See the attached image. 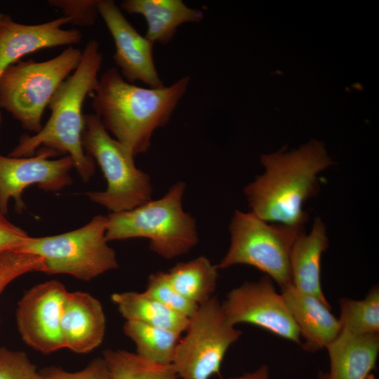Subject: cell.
<instances>
[{
  "label": "cell",
  "mask_w": 379,
  "mask_h": 379,
  "mask_svg": "<svg viewBox=\"0 0 379 379\" xmlns=\"http://www.w3.org/2000/svg\"><path fill=\"white\" fill-rule=\"evenodd\" d=\"M145 292L168 308L188 318L199 307V305L187 300L175 289L167 272H157L151 274Z\"/></svg>",
  "instance_id": "cell-25"
},
{
  "label": "cell",
  "mask_w": 379,
  "mask_h": 379,
  "mask_svg": "<svg viewBox=\"0 0 379 379\" xmlns=\"http://www.w3.org/2000/svg\"><path fill=\"white\" fill-rule=\"evenodd\" d=\"M4 16V14L0 13V22H1V20L3 19Z\"/></svg>",
  "instance_id": "cell-33"
},
{
  "label": "cell",
  "mask_w": 379,
  "mask_h": 379,
  "mask_svg": "<svg viewBox=\"0 0 379 379\" xmlns=\"http://www.w3.org/2000/svg\"><path fill=\"white\" fill-rule=\"evenodd\" d=\"M189 84L187 76L167 87L142 88L112 67L90 97L104 128L135 157L149 149L154 132L168 124Z\"/></svg>",
  "instance_id": "cell-1"
},
{
  "label": "cell",
  "mask_w": 379,
  "mask_h": 379,
  "mask_svg": "<svg viewBox=\"0 0 379 379\" xmlns=\"http://www.w3.org/2000/svg\"><path fill=\"white\" fill-rule=\"evenodd\" d=\"M27 233L9 222L0 211V254L17 251L29 238Z\"/></svg>",
  "instance_id": "cell-30"
},
{
  "label": "cell",
  "mask_w": 379,
  "mask_h": 379,
  "mask_svg": "<svg viewBox=\"0 0 379 379\" xmlns=\"http://www.w3.org/2000/svg\"><path fill=\"white\" fill-rule=\"evenodd\" d=\"M82 51L68 46L43 62L19 60L0 75V107L25 129L36 134L42 128L45 109L60 86L77 69Z\"/></svg>",
  "instance_id": "cell-5"
},
{
  "label": "cell",
  "mask_w": 379,
  "mask_h": 379,
  "mask_svg": "<svg viewBox=\"0 0 379 379\" xmlns=\"http://www.w3.org/2000/svg\"><path fill=\"white\" fill-rule=\"evenodd\" d=\"M111 298L126 321H138L179 333L187 328L188 317L168 308L145 291L114 293Z\"/></svg>",
  "instance_id": "cell-20"
},
{
  "label": "cell",
  "mask_w": 379,
  "mask_h": 379,
  "mask_svg": "<svg viewBox=\"0 0 379 379\" xmlns=\"http://www.w3.org/2000/svg\"><path fill=\"white\" fill-rule=\"evenodd\" d=\"M2 122H3V117H2V113H1V110L0 107V137H1V129L2 126Z\"/></svg>",
  "instance_id": "cell-32"
},
{
  "label": "cell",
  "mask_w": 379,
  "mask_h": 379,
  "mask_svg": "<svg viewBox=\"0 0 379 379\" xmlns=\"http://www.w3.org/2000/svg\"><path fill=\"white\" fill-rule=\"evenodd\" d=\"M68 291L57 280L37 284L18 304L16 321L23 341L43 354L64 348L61 319Z\"/></svg>",
  "instance_id": "cell-12"
},
{
  "label": "cell",
  "mask_w": 379,
  "mask_h": 379,
  "mask_svg": "<svg viewBox=\"0 0 379 379\" xmlns=\"http://www.w3.org/2000/svg\"><path fill=\"white\" fill-rule=\"evenodd\" d=\"M102 60L98 42L89 40L78 67L51 98L48 106L51 110L48 121L39 133L22 135L8 157H32L41 147L57 154H67L83 181H89L95 172V166L82 147L85 116L83 105L98 84Z\"/></svg>",
  "instance_id": "cell-3"
},
{
  "label": "cell",
  "mask_w": 379,
  "mask_h": 379,
  "mask_svg": "<svg viewBox=\"0 0 379 379\" xmlns=\"http://www.w3.org/2000/svg\"><path fill=\"white\" fill-rule=\"evenodd\" d=\"M107 217L98 215L77 230L43 237H31L16 251L41 257L44 273L66 274L90 281L117 269L114 250L107 244Z\"/></svg>",
  "instance_id": "cell-7"
},
{
  "label": "cell",
  "mask_w": 379,
  "mask_h": 379,
  "mask_svg": "<svg viewBox=\"0 0 379 379\" xmlns=\"http://www.w3.org/2000/svg\"><path fill=\"white\" fill-rule=\"evenodd\" d=\"M121 7L129 14L145 18L147 23L145 37L154 44L169 43L180 25L200 22L204 17L201 10L191 8L181 0H125Z\"/></svg>",
  "instance_id": "cell-19"
},
{
  "label": "cell",
  "mask_w": 379,
  "mask_h": 379,
  "mask_svg": "<svg viewBox=\"0 0 379 379\" xmlns=\"http://www.w3.org/2000/svg\"><path fill=\"white\" fill-rule=\"evenodd\" d=\"M44 259L36 255L16 251L0 254V294L14 279L28 272H44Z\"/></svg>",
  "instance_id": "cell-26"
},
{
  "label": "cell",
  "mask_w": 379,
  "mask_h": 379,
  "mask_svg": "<svg viewBox=\"0 0 379 379\" xmlns=\"http://www.w3.org/2000/svg\"><path fill=\"white\" fill-rule=\"evenodd\" d=\"M228 321L234 326L250 324L281 338L300 344V334L281 293L272 279L265 276L231 290L221 302Z\"/></svg>",
  "instance_id": "cell-10"
},
{
  "label": "cell",
  "mask_w": 379,
  "mask_h": 379,
  "mask_svg": "<svg viewBox=\"0 0 379 379\" xmlns=\"http://www.w3.org/2000/svg\"><path fill=\"white\" fill-rule=\"evenodd\" d=\"M328 246L326 228L317 218L309 233L302 231L295 240L290 254L292 285L331 307L321 288V260Z\"/></svg>",
  "instance_id": "cell-18"
},
{
  "label": "cell",
  "mask_w": 379,
  "mask_h": 379,
  "mask_svg": "<svg viewBox=\"0 0 379 379\" xmlns=\"http://www.w3.org/2000/svg\"><path fill=\"white\" fill-rule=\"evenodd\" d=\"M97 6L114 42L113 60L125 80L149 88L164 86L154 62V43L134 28L114 1L98 0Z\"/></svg>",
  "instance_id": "cell-13"
},
{
  "label": "cell",
  "mask_w": 379,
  "mask_h": 379,
  "mask_svg": "<svg viewBox=\"0 0 379 379\" xmlns=\"http://www.w3.org/2000/svg\"><path fill=\"white\" fill-rule=\"evenodd\" d=\"M82 147L98 163L107 183L104 191L86 193L92 201L119 213L152 200L150 177L137 168L134 157L109 135L95 114L84 116Z\"/></svg>",
  "instance_id": "cell-6"
},
{
  "label": "cell",
  "mask_w": 379,
  "mask_h": 379,
  "mask_svg": "<svg viewBox=\"0 0 379 379\" xmlns=\"http://www.w3.org/2000/svg\"><path fill=\"white\" fill-rule=\"evenodd\" d=\"M58 154L41 147L34 156L11 157L0 154V211L6 215L10 199L15 200L18 213L25 209L22 194L30 185L45 192H58L72 182L69 172L74 167L70 157L51 159Z\"/></svg>",
  "instance_id": "cell-11"
},
{
  "label": "cell",
  "mask_w": 379,
  "mask_h": 379,
  "mask_svg": "<svg viewBox=\"0 0 379 379\" xmlns=\"http://www.w3.org/2000/svg\"><path fill=\"white\" fill-rule=\"evenodd\" d=\"M123 331L134 342L140 358L161 365L173 364L181 333L134 321H126Z\"/></svg>",
  "instance_id": "cell-22"
},
{
  "label": "cell",
  "mask_w": 379,
  "mask_h": 379,
  "mask_svg": "<svg viewBox=\"0 0 379 379\" xmlns=\"http://www.w3.org/2000/svg\"><path fill=\"white\" fill-rule=\"evenodd\" d=\"M326 349L330 369L320 379H366L376 364L379 335L340 331Z\"/></svg>",
  "instance_id": "cell-17"
},
{
  "label": "cell",
  "mask_w": 379,
  "mask_h": 379,
  "mask_svg": "<svg viewBox=\"0 0 379 379\" xmlns=\"http://www.w3.org/2000/svg\"><path fill=\"white\" fill-rule=\"evenodd\" d=\"M105 359L112 379H178L173 364L161 365L145 360L135 353L106 350Z\"/></svg>",
  "instance_id": "cell-23"
},
{
  "label": "cell",
  "mask_w": 379,
  "mask_h": 379,
  "mask_svg": "<svg viewBox=\"0 0 379 379\" xmlns=\"http://www.w3.org/2000/svg\"><path fill=\"white\" fill-rule=\"evenodd\" d=\"M71 18L61 16L51 21L25 25L5 15L0 22V75L9 65L36 51L79 44L82 33L77 29H65Z\"/></svg>",
  "instance_id": "cell-14"
},
{
  "label": "cell",
  "mask_w": 379,
  "mask_h": 379,
  "mask_svg": "<svg viewBox=\"0 0 379 379\" xmlns=\"http://www.w3.org/2000/svg\"><path fill=\"white\" fill-rule=\"evenodd\" d=\"M105 328V315L98 299L86 292L67 293L61 319L64 348L88 353L101 345Z\"/></svg>",
  "instance_id": "cell-15"
},
{
  "label": "cell",
  "mask_w": 379,
  "mask_h": 379,
  "mask_svg": "<svg viewBox=\"0 0 379 379\" xmlns=\"http://www.w3.org/2000/svg\"><path fill=\"white\" fill-rule=\"evenodd\" d=\"M0 379H43L40 371L21 351L0 347Z\"/></svg>",
  "instance_id": "cell-27"
},
{
  "label": "cell",
  "mask_w": 379,
  "mask_h": 379,
  "mask_svg": "<svg viewBox=\"0 0 379 379\" xmlns=\"http://www.w3.org/2000/svg\"><path fill=\"white\" fill-rule=\"evenodd\" d=\"M185 333L172 364L182 379H211L219 374L227 351L241 335L215 296L199 305Z\"/></svg>",
  "instance_id": "cell-9"
},
{
  "label": "cell",
  "mask_w": 379,
  "mask_h": 379,
  "mask_svg": "<svg viewBox=\"0 0 379 379\" xmlns=\"http://www.w3.org/2000/svg\"><path fill=\"white\" fill-rule=\"evenodd\" d=\"M185 190V183L179 181L159 199L130 211L110 213L107 216V241L146 238L150 250L166 259L187 253L199 237L195 219L182 208Z\"/></svg>",
  "instance_id": "cell-4"
},
{
  "label": "cell",
  "mask_w": 379,
  "mask_h": 379,
  "mask_svg": "<svg viewBox=\"0 0 379 379\" xmlns=\"http://www.w3.org/2000/svg\"><path fill=\"white\" fill-rule=\"evenodd\" d=\"M303 229L266 222L251 211H235L229 225L230 244L217 266H253L274 280L281 287L292 284L290 254Z\"/></svg>",
  "instance_id": "cell-8"
},
{
  "label": "cell",
  "mask_w": 379,
  "mask_h": 379,
  "mask_svg": "<svg viewBox=\"0 0 379 379\" xmlns=\"http://www.w3.org/2000/svg\"><path fill=\"white\" fill-rule=\"evenodd\" d=\"M48 4L70 17L74 25L93 26L98 15V0H49Z\"/></svg>",
  "instance_id": "cell-28"
},
{
  "label": "cell",
  "mask_w": 379,
  "mask_h": 379,
  "mask_svg": "<svg viewBox=\"0 0 379 379\" xmlns=\"http://www.w3.org/2000/svg\"><path fill=\"white\" fill-rule=\"evenodd\" d=\"M260 162L265 172L244 190L251 211L266 222L303 229V205L316 194L319 173L333 164L324 145L312 140L291 152L262 154Z\"/></svg>",
  "instance_id": "cell-2"
},
{
  "label": "cell",
  "mask_w": 379,
  "mask_h": 379,
  "mask_svg": "<svg viewBox=\"0 0 379 379\" xmlns=\"http://www.w3.org/2000/svg\"><path fill=\"white\" fill-rule=\"evenodd\" d=\"M218 267L205 256L177 263L167 273L175 289L187 300L201 305L213 295Z\"/></svg>",
  "instance_id": "cell-21"
},
{
  "label": "cell",
  "mask_w": 379,
  "mask_h": 379,
  "mask_svg": "<svg viewBox=\"0 0 379 379\" xmlns=\"http://www.w3.org/2000/svg\"><path fill=\"white\" fill-rule=\"evenodd\" d=\"M39 371L43 379H112L103 357L94 359L84 368L76 372L56 366L46 367Z\"/></svg>",
  "instance_id": "cell-29"
},
{
  "label": "cell",
  "mask_w": 379,
  "mask_h": 379,
  "mask_svg": "<svg viewBox=\"0 0 379 379\" xmlns=\"http://www.w3.org/2000/svg\"><path fill=\"white\" fill-rule=\"evenodd\" d=\"M338 319L341 331L355 334H378L379 289L373 287L361 300L341 298Z\"/></svg>",
  "instance_id": "cell-24"
},
{
  "label": "cell",
  "mask_w": 379,
  "mask_h": 379,
  "mask_svg": "<svg viewBox=\"0 0 379 379\" xmlns=\"http://www.w3.org/2000/svg\"><path fill=\"white\" fill-rule=\"evenodd\" d=\"M227 379H270L269 367L263 364L256 370Z\"/></svg>",
  "instance_id": "cell-31"
},
{
  "label": "cell",
  "mask_w": 379,
  "mask_h": 379,
  "mask_svg": "<svg viewBox=\"0 0 379 379\" xmlns=\"http://www.w3.org/2000/svg\"><path fill=\"white\" fill-rule=\"evenodd\" d=\"M281 293L300 336L305 338L304 350L315 352L326 347L339 334L340 325L331 312V307L292 284L282 288Z\"/></svg>",
  "instance_id": "cell-16"
}]
</instances>
